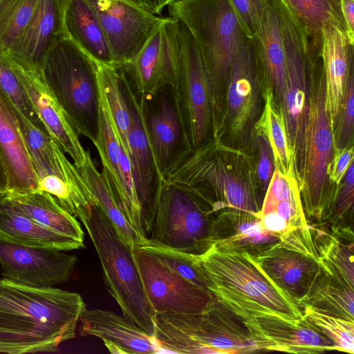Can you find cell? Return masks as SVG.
<instances>
[{
	"label": "cell",
	"instance_id": "cell-17",
	"mask_svg": "<svg viewBox=\"0 0 354 354\" xmlns=\"http://www.w3.org/2000/svg\"><path fill=\"white\" fill-rule=\"evenodd\" d=\"M109 42L113 63L133 60L165 18L125 0H87Z\"/></svg>",
	"mask_w": 354,
	"mask_h": 354
},
{
	"label": "cell",
	"instance_id": "cell-6",
	"mask_svg": "<svg viewBox=\"0 0 354 354\" xmlns=\"http://www.w3.org/2000/svg\"><path fill=\"white\" fill-rule=\"evenodd\" d=\"M99 257L104 284L123 315L153 335L155 313L144 289L132 248L117 233L97 205L80 219Z\"/></svg>",
	"mask_w": 354,
	"mask_h": 354
},
{
	"label": "cell",
	"instance_id": "cell-44",
	"mask_svg": "<svg viewBox=\"0 0 354 354\" xmlns=\"http://www.w3.org/2000/svg\"><path fill=\"white\" fill-rule=\"evenodd\" d=\"M254 129L258 151L257 173L260 184L266 192L275 170L274 158L270 143L264 131L258 127Z\"/></svg>",
	"mask_w": 354,
	"mask_h": 354
},
{
	"label": "cell",
	"instance_id": "cell-34",
	"mask_svg": "<svg viewBox=\"0 0 354 354\" xmlns=\"http://www.w3.org/2000/svg\"><path fill=\"white\" fill-rule=\"evenodd\" d=\"M282 1L313 36L320 37L322 28L333 25L344 32L354 42L344 19L341 0Z\"/></svg>",
	"mask_w": 354,
	"mask_h": 354
},
{
	"label": "cell",
	"instance_id": "cell-41",
	"mask_svg": "<svg viewBox=\"0 0 354 354\" xmlns=\"http://www.w3.org/2000/svg\"><path fill=\"white\" fill-rule=\"evenodd\" d=\"M354 115L353 64L351 66L346 82L343 98L333 129L335 149H342L352 142Z\"/></svg>",
	"mask_w": 354,
	"mask_h": 354
},
{
	"label": "cell",
	"instance_id": "cell-46",
	"mask_svg": "<svg viewBox=\"0 0 354 354\" xmlns=\"http://www.w3.org/2000/svg\"><path fill=\"white\" fill-rule=\"evenodd\" d=\"M354 0H341L342 11L349 33L354 38Z\"/></svg>",
	"mask_w": 354,
	"mask_h": 354
},
{
	"label": "cell",
	"instance_id": "cell-18",
	"mask_svg": "<svg viewBox=\"0 0 354 354\" xmlns=\"http://www.w3.org/2000/svg\"><path fill=\"white\" fill-rule=\"evenodd\" d=\"M78 259L61 250L26 245L0 236V264L4 278L35 287L68 281Z\"/></svg>",
	"mask_w": 354,
	"mask_h": 354
},
{
	"label": "cell",
	"instance_id": "cell-36",
	"mask_svg": "<svg viewBox=\"0 0 354 354\" xmlns=\"http://www.w3.org/2000/svg\"><path fill=\"white\" fill-rule=\"evenodd\" d=\"M97 80L107 100L115 125L129 156L128 135L131 124L129 106L122 89L118 64L96 62Z\"/></svg>",
	"mask_w": 354,
	"mask_h": 354
},
{
	"label": "cell",
	"instance_id": "cell-5",
	"mask_svg": "<svg viewBox=\"0 0 354 354\" xmlns=\"http://www.w3.org/2000/svg\"><path fill=\"white\" fill-rule=\"evenodd\" d=\"M227 163L224 150L217 142H207L195 149L184 151L162 176L167 181L186 187L208 201L214 209L229 207L250 213L260 208L250 176Z\"/></svg>",
	"mask_w": 354,
	"mask_h": 354
},
{
	"label": "cell",
	"instance_id": "cell-31",
	"mask_svg": "<svg viewBox=\"0 0 354 354\" xmlns=\"http://www.w3.org/2000/svg\"><path fill=\"white\" fill-rule=\"evenodd\" d=\"M3 196L29 218L84 245V232L77 218L49 193L37 190L23 194L8 192Z\"/></svg>",
	"mask_w": 354,
	"mask_h": 354
},
{
	"label": "cell",
	"instance_id": "cell-23",
	"mask_svg": "<svg viewBox=\"0 0 354 354\" xmlns=\"http://www.w3.org/2000/svg\"><path fill=\"white\" fill-rule=\"evenodd\" d=\"M79 322L82 336H95L113 354L160 353L154 337L124 316L101 309H85Z\"/></svg>",
	"mask_w": 354,
	"mask_h": 354
},
{
	"label": "cell",
	"instance_id": "cell-43",
	"mask_svg": "<svg viewBox=\"0 0 354 354\" xmlns=\"http://www.w3.org/2000/svg\"><path fill=\"white\" fill-rule=\"evenodd\" d=\"M244 35L255 36L266 0H228Z\"/></svg>",
	"mask_w": 354,
	"mask_h": 354
},
{
	"label": "cell",
	"instance_id": "cell-26",
	"mask_svg": "<svg viewBox=\"0 0 354 354\" xmlns=\"http://www.w3.org/2000/svg\"><path fill=\"white\" fill-rule=\"evenodd\" d=\"M68 0H37L24 32L8 50L35 64H41L50 48L66 38L64 13Z\"/></svg>",
	"mask_w": 354,
	"mask_h": 354
},
{
	"label": "cell",
	"instance_id": "cell-24",
	"mask_svg": "<svg viewBox=\"0 0 354 354\" xmlns=\"http://www.w3.org/2000/svg\"><path fill=\"white\" fill-rule=\"evenodd\" d=\"M0 153L7 174L8 192L23 194L39 190L16 109L1 90Z\"/></svg>",
	"mask_w": 354,
	"mask_h": 354
},
{
	"label": "cell",
	"instance_id": "cell-13",
	"mask_svg": "<svg viewBox=\"0 0 354 354\" xmlns=\"http://www.w3.org/2000/svg\"><path fill=\"white\" fill-rule=\"evenodd\" d=\"M98 81V80H97ZM99 86L98 131L94 145L126 219L140 239L150 231L136 190L129 156L115 125L102 88Z\"/></svg>",
	"mask_w": 354,
	"mask_h": 354
},
{
	"label": "cell",
	"instance_id": "cell-16",
	"mask_svg": "<svg viewBox=\"0 0 354 354\" xmlns=\"http://www.w3.org/2000/svg\"><path fill=\"white\" fill-rule=\"evenodd\" d=\"M261 78L251 41L245 38L234 56L225 79L227 108L221 121L225 120L227 131L236 142L245 143L255 128L259 111Z\"/></svg>",
	"mask_w": 354,
	"mask_h": 354
},
{
	"label": "cell",
	"instance_id": "cell-2",
	"mask_svg": "<svg viewBox=\"0 0 354 354\" xmlns=\"http://www.w3.org/2000/svg\"><path fill=\"white\" fill-rule=\"evenodd\" d=\"M196 259L214 298L245 323L269 316L304 318L300 306L264 274L250 254L212 245Z\"/></svg>",
	"mask_w": 354,
	"mask_h": 354
},
{
	"label": "cell",
	"instance_id": "cell-32",
	"mask_svg": "<svg viewBox=\"0 0 354 354\" xmlns=\"http://www.w3.org/2000/svg\"><path fill=\"white\" fill-rule=\"evenodd\" d=\"M77 169L95 197L97 205L120 236L131 248L139 244L141 241L120 208L107 176L97 169L89 151L87 150L84 164Z\"/></svg>",
	"mask_w": 354,
	"mask_h": 354
},
{
	"label": "cell",
	"instance_id": "cell-22",
	"mask_svg": "<svg viewBox=\"0 0 354 354\" xmlns=\"http://www.w3.org/2000/svg\"><path fill=\"white\" fill-rule=\"evenodd\" d=\"M263 351L318 353L337 350L335 344L304 318L258 317L245 323Z\"/></svg>",
	"mask_w": 354,
	"mask_h": 354
},
{
	"label": "cell",
	"instance_id": "cell-49",
	"mask_svg": "<svg viewBox=\"0 0 354 354\" xmlns=\"http://www.w3.org/2000/svg\"><path fill=\"white\" fill-rule=\"evenodd\" d=\"M125 1H129V2H131V3H134V4H136V5L139 6H141V7H142V8H144L147 9V8L144 6V5H143L142 2L141 1V0H125Z\"/></svg>",
	"mask_w": 354,
	"mask_h": 354
},
{
	"label": "cell",
	"instance_id": "cell-10",
	"mask_svg": "<svg viewBox=\"0 0 354 354\" xmlns=\"http://www.w3.org/2000/svg\"><path fill=\"white\" fill-rule=\"evenodd\" d=\"M309 90L304 133L303 166L300 194L310 216L323 218L328 169L335 153L333 127L326 109L323 71L317 81L314 75Z\"/></svg>",
	"mask_w": 354,
	"mask_h": 354
},
{
	"label": "cell",
	"instance_id": "cell-12",
	"mask_svg": "<svg viewBox=\"0 0 354 354\" xmlns=\"http://www.w3.org/2000/svg\"><path fill=\"white\" fill-rule=\"evenodd\" d=\"M180 60L176 90L186 140L195 149L207 142L212 126V91L199 46L180 21Z\"/></svg>",
	"mask_w": 354,
	"mask_h": 354
},
{
	"label": "cell",
	"instance_id": "cell-38",
	"mask_svg": "<svg viewBox=\"0 0 354 354\" xmlns=\"http://www.w3.org/2000/svg\"><path fill=\"white\" fill-rule=\"evenodd\" d=\"M0 90L19 112L35 127L48 133L14 69L10 52L6 48H0Z\"/></svg>",
	"mask_w": 354,
	"mask_h": 354
},
{
	"label": "cell",
	"instance_id": "cell-11",
	"mask_svg": "<svg viewBox=\"0 0 354 354\" xmlns=\"http://www.w3.org/2000/svg\"><path fill=\"white\" fill-rule=\"evenodd\" d=\"M251 256L264 274L301 308L324 268L308 225L285 234L277 243Z\"/></svg>",
	"mask_w": 354,
	"mask_h": 354
},
{
	"label": "cell",
	"instance_id": "cell-8",
	"mask_svg": "<svg viewBox=\"0 0 354 354\" xmlns=\"http://www.w3.org/2000/svg\"><path fill=\"white\" fill-rule=\"evenodd\" d=\"M216 212L193 190L158 176L149 239L184 253L201 256L213 244Z\"/></svg>",
	"mask_w": 354,
	"mask_h": 354
},
{
	"label": "cell",
	"instance_id": "cell-50",
	"mask_svg": "<svg viewBox=\"0 0 354 354\" xmlns=\"http://www.w3.org/2000/svg\"><path fill=\"white\" fill-rule=\"evenodd\" d=\"M176 1H178V0H168V2H169V3H171V2ZM169 3H168V4H169Z\"/></svg>",
	"mask_w": 354,
	"mask_h": 354
},
{
	"label": "cell",
	"instance_id": "cell-15",
	"mask_svg": "<svg viewBox=\"0 0 354 354\" xmlns=\"http://www.w3.org/2000/svg\"><path fill=\"white\" fill-rule=\"evenodd\" d=\"M132 252L155 315L199 313L214 300L209 291L180 277L138 245L132 248Z\"/></svg>",
	"mask_w": 354,
	"mask_h": 354
},
{
	"label": "cell",
	"instance_id": "cell-40",
	"mask_svg": "<svg viewBox=\"0 0 354 354\" xmlns=\"http://www.w3.org/2000/svg\"><path fill=\"white\" fill-rule=\"evenodd\" d=\"M302 312L305 319L333 341L337 351L353 354V321L323 313L309 306H304Z\"/></svg>",
	"mask_w": 354,
	"mask_h": 354
},
{
	"label": "cell",
	"instance_id": "cell-33",
	"mask_svg": "<svg viewBox=\"0 0 354 354\" xmlns=\"http://www.w3.org/2000/svg\"><path fill=\"white\" fill-rule=\"evenodd\" d=\"M353 305V288L342 283L324 266L303 307L309 306L323 313L354 321Z\"/></svg>",
	"mask_w": 354,
	"mask_h": 354
},
{
	"label": "cell",
	"instance_id": "cell-7",
	"mask_svg": "<svg viewBox=\"0 0 354 354\" xmlns=\"http://www.w3.org/2000/svg\"><path fill=\"white\" fill-rule=\"evenodd\" d=\"M286 57V88L281 106L295 172L299 180L303 166L304 133L308 83L314 74L321 40L313 36L282 0H275Z\"/></svg>",
	"mask_w": 354,
	"mask_h": 354
},
{
	"label": "cell",
	"instance_id": "cell-37",
	"mask_svg": "<svg viewBox=\"0 0 354 354\" xmlns=\"http://www.w3.org/2000/svg\"><path fill=\"white\" fill-rule=\"evenodd\" d=\"M138 245L180 277L196 286L209 291L210 281L198 263L196 255L182 252L149 239H146Z\"/></svg>",
	"mask_w": 354,
	"mask_h": 354
},
{
	"label": "cell",
	"instance_id": "cell-25",
	"mask_svg": "<svg viewBox=\"0 0 354 354\" xmlns=\"http://www.w3.org/2000/svg\"><path fill=\"white\" fill-rule=\"evenodd\" d=\"M250 41L261 76L269 82L281 106L286 88V57L275 0H266L258 30Z\"/></svg>",
	"mask_w": 354,
	"mask_h": 354
},
{
	"label": "cell",
	"instance_id": "cell-28",
	"mask_svg": "<svg viewBox=\"0 0 354 354\" xmlns=\"http://www.w3.org/2000/svg\"><path fill=\"white\" fill-rule=\"evenodd\" d=\"M224 208L216 214L212 245L255 256L280 240L263 228L259 213Z\"/></svg>",
	"mask_w": 354,
	"mask_h": 354
},
{
	"label": "cell",
	"instance_id": "cell-19",
	"mask_svg": "<svg viewBox=\"0 0 354 354\" xmlns=\"http://www.w3.org/2000/svg\"><path fill=\"white\" fill-rule=\"evenodd\" d=\"M14 69L48 133L73 160L77 169L86 158L79 133L48 86L41 67L8 50Z\"/></svg>",
	"mask_w": 354,
	"mask_h": 354
},
{
	"label": "cell",
	"instance_id": "cell-3",
	"mask_svg": "<svg viewBox=\"0 0 354 354\" xmlns=\"http://www.w3.org/2000/svg\"><path fill=\"white\" fill-rule=\"evenodd\" d=\"M161 353H239L263 351L245 322L216 299L196 314H156Z\"/></svg>",
	"mask_w": 354,
	"mask_h": 354
},
{
	"label": "cell",
	"instance_id": "cell-9",
	"mask_svg": "<svg viewBox=\"0 0 354 354\" xmlns=\"http://www.w3.org/2000/svg\"><path fill=\"white\" fill-rule=\"evenodd\" d=\"M169 15L184 24L204 59L212 101L226 79L234 56L247 38L228 0H178L167 6Z\"/></svg>",
	"mask_w": 354,
	"mask_h": 354
},
{
	"label": "cell",
	"instance_id": "cell-45",
	"mask_svg": "<svg viewBox=\"0 0 354 354\" xmlns=\"http://www.w3.org/2000/svg\"><path fill=\"white\" fill-rule=\"evenodd\" d=\"M353 160L354 151L352 145L342 149L335 150L334 156L328 166V178L333 183L339 185Z\"/></svg>",
	"mask_w": 354,
	"mask_h": 354
},
{
	"label": "cell",
	"instance_id": "cell-20",
	"mask_svg": "<svg viewBox=\"0 0 354 354\" xmlns=\"http://www.w3.org/2000/svg\"><path fill=\"white\" fill-rule=\"evenodd\" d=\"M140 97L156 172L158 176H162L176 158L189 149L176 90L167 86L152 97Z\"/></svg>",
	"mask_w": 354,
	"mask_h": 354
},
{
	"label": "cell",
	"instance_id": "cell-27",
	"mask_svg": "<svg viewBox=\"0 0 354 354\" xmlns=\"http://www.w3.org/2000/svg\"><path fill=\"white\" fill-rule=\"evenodd\" d=\"M353 47L348 36L333 25L321 31V59L325 81V99L333 129L339 114L345 85L353 64Z\"/></svg>",
	"mask_w": 354,
	"mask_h": 354
},
{
	"label": "cell",
	"instance_id": "cell-30",
	"mask_svg": "<svg viewBox=\"0 0 354 354\" xmlns=\"http://www.w3.org/2000/svg\"><path fill=\"white\" fill-rule=\"evenodd\" d=\"M64 22L66 39L95 62L113 63L102 26L94 8L87 0H68Z\"/></svg>",
	"mask_w": 354,
	"mask_h": 354
},
{
	"label": "cell",
	"instance_id": "cell-1",
	"mask_svg": "<svg viewBox=\"0 0 354 354\" xmlns=\"http://www.w3.org/2000/svg\"><path fill=\"white\" fill-rule=\"evenodd\" d=\"M86 304L80 295L0 279V353L55 352L73 338Z\"/></svg>",
	"mask_w": 354,
	"mask_h": 354
},
{
	"label": "cell",
	"instance_id": "cell-29",
	"mask_svg": "<svg viewBox=\"0 0 354 354\" xmlns=\"http://www.w3.org/2000/svg\"><path fill=\"white\" fill-rule=\"evenodd\" d=\"M0 236L20 244L61 251L84 248L29 218L4 196H0Z\"/></svg>",
	"mask_w": 354,
	"mask_h": 354
},
{
	"label": "cell",
	"instance_id": "cell-39",
	"mask_svg": "<svg viewBox=\"0 0 354 354\" xmlns=\"http://www.w3.org/2000/svg\"><path fill=\"white\" fill-rule=\"evenodd\" d=\"M37 0H0V48L10 49L29 24Z\"/></svg>",
	"mask_w": 354,
	"mask_h": 354
},
{
	"label": "cell",
	"instance_id": "cell-14",
	"mask_svg": "<svg viewBox=\"0 0 354 354\" xmlns=\"http://www.w3.org/2000/svg\"><path fill=\"white\" fill-rule=\"evenodd\" d=\"M180 50L178 21L166 17L138 55L120 64L137 95L149 97L165 86L176 88Z\"/></svg>",
	"mask_w": 354,
	"mask_h": 354
},
{
	"label": "cell",
	"instance_id": "cell-4",
	"mask_svg": "<svg viewBox=\"0 0 354 354\" xmlns=\"http://www.w3.org/2000/svg\"><path fill=\"white\" fill-rule=\"evenodd\" d=\"M41 67L73 127L94 144L99 120L96 62L66 38L50 48Z\"/></svg>",
	"mask_w": 354,
	"mask_h": 354
},
{
	"label": "cell",
	"instance_id": "cell-42",
	"mask_svg": "<svg viewBox=\"0 0 354 354\" xmlns=\"http://www.w3.org/2000/svg\"><path fill=\"white\" fill-rule=\"evenodd\" d=\"M354 202V160L351 162L343 178L342 185L338 188L331 209L326 217L331 222L333 228L343 230V222L347 228L352 229L348 223L349 214H353ZM353 217V216H351Z\"/></svg>",
	"mask_w": 354,
	"mask_h": 354
},
{
	"label": "cell",
	"instance_id": "cell-48",
	"mask_svg": "<svg viewBox=\"0 0 354 354\" xmlns=\"http://www.w3.org/2000/svg\"><path fill=\"white\" fill-rule=\"evenodd\" d=\"M8 192V181L6 171L0 153V196Z\"/></svg>",
	"mask_w": 354,
	"mask_h": 354
},
{
	"label": "cell",
	"instance_id": "cell-47",
	"mask_svg": "<svg viewBox=\"0 0 354 354\" xmlns=\"http://www.w3.org/2000/svg\"><path fill=\"white\" fill-rule=\"evenodd\" d=\"M144 6L152 13L160 15L169 3L168 0H141Z\"/></svg>",
	"mask_w": 354,
	"mask_h": 354
},
{
	"label": "cell",
	"instance_id": "cell-35",
	"mask_svg": "<svg viewBox=\"0 0 354 354\" xmlns=\"http://www.w3.org/2000/svg\"><path fill=\"white\" fill-rule=\"evenodd\" d=\"M255 127L264 131L270 143L275 169L284 174L295 171L282 111L279 104H276L273 92L270 89H268L266 95L263 114Z\"/></svg>",
	"mask_w": 354,
	"mask_h": 354
},
{
	"label": "cell",
	"instance_id": "cell-21",
	"mask_svg": "<svg viewBox=\"0 0 354 354\" xmlns=\"http://www.w3.org/2000/svg\"><path fill=\"white\" fill-rule=\"evenodd\" d=\"M118 66L130 113L128 145L133 181L151 230L158 174L145 129L142 100L134 91L122 66L119 64Z\"/></svg>",
	"mask_w": 354,
	"mask_h": 354
}]
</instances>
